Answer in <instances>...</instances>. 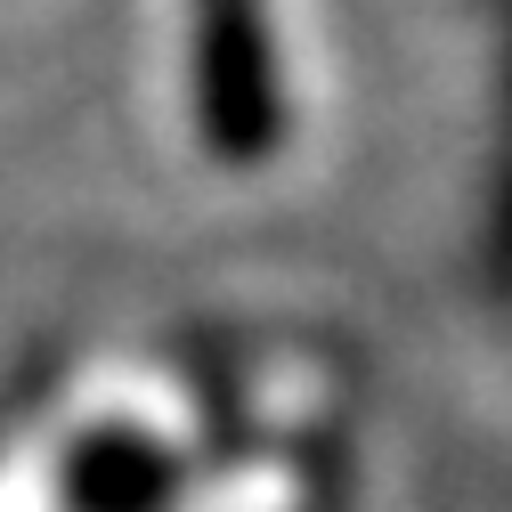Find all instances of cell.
Wrapping results in <instances>:
<instances>
[{"label": "cell", "mask_w": 512, "mask_h": 512, "mask_svg": "<svg viewBox=\"0 0 512 512\" xmlns=\"http://www.w3.org/2000/svg\"><path fill=\"white\" fill-rule=\"evenodd\" d=\"M196 139L228 171L269 163L285 139L277 41L261 0H196Z\"/></svg>", "instance_id": "cell-1"}, {"label": "cell", "mask_w": 512, "mask_h": 512, "mask_svg": "<svg viewBox=\"0 0 512 512\" xmlns=\"http://www.w3.org/2000/svg\"><path fill=\"white\" fill-rule=\"evenodd\" d=\"M155 488H163V456L139 447V439H122V431L90 439L82 456H74V496L90 512H139Z\"/></svg>", "instance_id": "cell-2"}]
</instances>
